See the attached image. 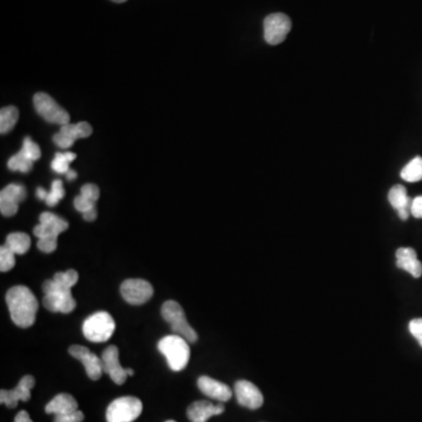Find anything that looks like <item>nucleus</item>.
Segmentation results:
<instances>
[{
	"label": "nucleus",
	"mask_w": 422,
	"mask_h": 422,
	"mask_svg": "<svg viewBox=\"0 0 422 422\" xmlns=\"http://www.w3.org/2000/svg\"><path fill=\"white\" fill-rule=\"evenodd\" d=\"M6 303L12 321L17 326L27 328L35 323L39 303L28 287L24 285L11 287L6 294Z\"/></svg>",
	"instance_id": "1"
},
{
	"label": "nucleus",
	"mask_w": 422,
	"mask_h": 422,
	"mask_svg": "<svg viewBox=\"0 0 422 422\" xmlns=\"http://www.w3.org/2000/svg\"><path fill=\"white\" fill-rule=\"evenodd\" d=\"M158 348L164 357L170 369L180 372L188 365L190 359V347L183 337L173 335L158 341Z\"/></svg>",
	"instance_id": "2"
},
{
	"label": "nucleus",
	"mask_w": 422,
	"mask_h": 422,
	"mask_svg": "<svg viewBox=\"0 0 422 422\" xmlns=\"http://www.w3.org/2000/svg\"><path fill=\"white\" fill-rule=\"evenodd\" d=\"M42 290L45 292L42 304L51 312L71 313L76 309V302L71 289L61 287L54 279L46 280Z\"/></svg>",
	"instance_id": "3"
},
{
	"label": "nucleus",
	"mask_w": 422,
	"mask_h": 422,
	"mask_svg": "<svg viewBox=\"0 0 422 422\" xmlns=\"http://www.w3.org/2000/svg\"><path fill=\"white\" fill-rule=\"evenodd\" d=\"M115 331V321L110 313L105 311L88 316L83 325V336L93 343H105Z\"/></svg>",
	"instance_id": "4"
},
{
	"label": "nucleus",
	"mask_w": 422,
	"mask_h": 422,
	"mask_svg": "<svg viewBox=\"0 0 422 422\" xmlns=\"http://www.w3.org/2000/svg\"><path fill=\"white\" fill-rule=\"evenodd\" d=\"M163 319L170 325L175 335L185 338L188 343H196L197 333L195 330L189 325L185 318V313L182 306L175 301H168L162 305Z\"/></svg>",
	"instance_id": "5"
},
{
	"label": "nucleus",
	"mask_w": 422,
	"mask_h": 422,
	"mask_svg": "<svg viewBox=\"0 0 422 422\" xmlns=\"http://www.w3.org/2000/svg\"><path fill=\"white\" fill-rule=\"evenodd\" d=\"M142 413V403L135 396H122L107 408V422H133Z\"/></svg>",
	"instance_id": "6"
},
{
	"label": "nucleus",
	"mask_w": 422,
	"mask_h": 422,
	"mask_svg": "<svg viewBox=\"0 0 422 422\" xmlns=\"http://www.w3.org/2000/svg\"><path fill=\"white\" fill-rule=\"evenodd\" d=\"M34 107L40 117H44L46 121L51 124L64 126L69 124V114L67 110H64L58 102L46 93H37L33 99Z\"/></svg>",
	"instance_id": "7"
},
{
	"label": "nucleus",
	"mask_w": 422,
	"mask_h": 422,
	"mask_svg": "<svg viewBox=\"0 0 422 422\" xmlns=\"http://www.w3.org/2000/svg\"><path fill=\"white\" fill-rule=\"evenodd\" d=\"M291 20L284 13H273L264 20V39L269 45H279L290 33Z\"/></svg>",
	"instance_id": "8"
},
{
	"label": "nucleus",
	"mask_w": 422,
	"mask_h": 422,
	"mask_svg": "<svg viewBox=\"0 0 422 422\" xmlns=\"http://www.w3.org/2000/svg\"><path fill=\"white\" fill-rule=\"evenodd\" d=\"M120 291L126 302L132 305H142L154 294L151 284L144 279H127L121 284Z\"/></svg>",
	"instance_id": "9"
},
{
	"label": "nucleus",
	"mask_w": 422,
	"mask_h": 422,
	"mask_svg": "<svg viewBox=\"0 0 422 422\" xmlns=\"http://www.w3.org/2000/svg\"><path fill=\"white\" fill-rule=\"evenodd\" d=\"M92 133H93L92 126L85 121H81L76 125L67 124V125L61 126L60 132L53 136V142L61 149H67V148L72 147L76 139L88 137L92 135Z\"/></svg>",
	"instance_id": "10"
},
{
	"label": "nucleus",
	"mask_w": 422,
	"mask_h": 422,
	"mask_svg": "<svg viewBox=\"0 0 422 422\" xmlns=\"http://www.w3.org/2000/svg\"><path fill=\"white\" fill-rule=\"evenodd\" d=\"M26 189L22 185H8L0 192V211L4 216L11 217L18 212L20 202L26 199Z\"/></svg>",
	"instance_id": "11"
},
{
	"label": "nucleus",
	"mask_w": 422,
	"mask_h": 422,
	"mask_svg": "<svg viewBox=\"0 0 422 422\" xmlns=\"http://www.w3.org/2000/svg\"><path fill=\"white\" fill-rule=\"evenodd\" d=\"M69 355H72L73 358L78 359L83 362L86 369L87 375L92 380H99L103 373V367H102L101 358H99L98 355H94L93 352L88 350L87 347L80 346V345H73L68 348Z\"/></svg>",
	"instance_id": "12"
},
{
	"label": "nucleus",
	"mask_w": 422,
	"mask_h": 422,
	"mask_svg": "<svg viewBox=\"0 0 422 422\" xmlns=\"http://www.w3.org/2000/svg\"><path fill=\"white\" fill-rule=\"evenodd\" d=\"M103 372L110 375V379L117 385L125 384L127 380V369H124L119 359V348L114 345L107 347L101 357Z\"/></svg>",
	"instance_id": "13"
},
{
	"label": "nucleus",
	"mask_w": 422,
	"mask_h": 422,
	"mask_svg": "<svg viewBox=\"0 0 422 422\" xmlns=\"http://www.w3.org/2000/svg\"><path fill=\"white\" fill-rule=\"evenodd\" d=\"M235 394L237 403L249 410H258L263 406V394L256 385L246 380H239L235 385Z\"/></svg>",
	"instance_id": "14"
},
{
	"label": "nucleus",
	"mask_w": 422,
	"mask_h": 422,
	"mask_svg": "<svg viewBox=\"0 0 422 422\" xmlns=\"http://www.w3.org/2000/svg\"><path fill=\"white\" fill-rule=\"evenodd\" d=\"M35 380L32 375H25L11 391L1 389L0 403L8 408H15L19 401H28L31 399V389H33Z\"/></svg>",
	"instance_id": "15"
},
{
	"label": "nucleus",
	"mask_w": 422,
	"mask_h": 422,
	"mask_svg": "<svg viewBox=\"0 0 422 422\" xmlns=\"http://www.w3.org/2000/svg\"><path fill=\"white\" fill-rule=\"evenodd\" d=\"M67 221L61 219L52 212H42L40 215V224L34 228V235L40 238L58 237L61 233L67 230Z\"/></svg>",
	"instance_id": "16"
},
{
	"label": "nucleus",
	"mask_w": 422,
	"mask_h": 422,
	"mask_svg": "<svg viewBox=\"0 0 422 422\" xmlns=\"http://www.w3.org/2000/svg\"><path fill=\"white\" fill-rule=\"evenodd\" d=\"M201 392L211 399L219 400V403H226L231 399L233 392L228 385L215 380L210 377H201L197 381Z\"/></svg>",
	"instance_id": "17"
},
{
	"label": "nucleus",
	"mask_w": 422,
	"mask_h": 422,
	"mask_svg": "<svg viewBox=\"0 0 422 422\" xmlns=\"http://www.w3.org/2000/svg\"><path fill=\"white\" fill-rule=\"evenodd\" d=\"M224 412L223 403L214 405L209 401H196L192 403L187 410V415L192 422H207L211 416L222 414Z\"/></svg>",
	"instance_id": "18"
},
{
	"label": "nucleus",
	"mask_w": 422,
	"mask_h": 422,
	"mask_svg": "<svg viewBox=\"0 0 422 422\" xmlns=\"http://www.w3.org/2000/svg\"><path fill=\"white\" fill-rule=\"evenodd\" d=\"M396 267L411 273L414 278L422 276V263L418 260L416 251L412 248H400L396 250Z\"/></svg>",
	"instance_id": "19"
},
{
	"label": "nucleus",
	"mask_w": 422,
	"mask_h": 422,
	"mask_svg": "<svg viewBox=\"0 0 422 422\" xmlns=\"http://www.w3.org/2000/svg\"><path fill=\"white\" fill-rule=\"evenodd\" d=\"M389 201L393 209L398 211L400 219L406 221L411 212L412 200L408 196L407 190L401 185H396L389 192Z\"/></svg>",
	"instance_id": "20"
},
{
	"label": "nucleus",
	"mask_w": 422,
	"mask_h": 422,
	"mask_svg": "<svg viewBox=\"0 0 422 422\" xmlns=\"http://www.w3.org/2000/svg\"><path fill=\"white\" fill-rule=\"evenodd\" d=\"M76 411H78V403L71 394L67 393H61L54 396L45 407L47 414H71Z\"/></svg>",
	"instance_id": "21"
},
{
	"label": "nucleus",
	"mask_w": 422,
	"mask_h": 422,
	"mask_svg": "<svg viewBox=\"0 0 422 422\" xmlns=\"http://www.w3.org/2000/svg\"><path fill=\"white\" fill-rule=\"evenodd\" d=\"M5 245L17 255H24L30 250L31 238L25 233H12L6 238Z\"/></svg>",
	"instance_id": "22"
},
{
	"label": "nucleus",
	"mask_w": 422,
	"mask_h": 422,
	"mask_svg": "<svg viewBox=\"0 0 422 422\" xmlns=\"http://www.w3.org/2000/svg\"><path fill=\"white\" fill-rule=\"evenodd\" d=\"M19 119V110L15 106H8L0 110V133L6 134L15 127Z\"/></svg>",
	"instance_id": "23"
},
{
	"label": "nucleus",
	"mask_w": 422,
	"mask_h": 422,
	"mask_svg": "<svg viewBox=\"0 0 422 422\" xmlns=\"http://www.w3.org/2000/svg\"><path fill=\"white\" fill-rule=\"evenodd\" d=\"M400 175L403 181L411 182V183L422 181L421 156H416L412 160L411 162H408L406 166L403 167Z\"/></svg>",
	"instance_id": "24"
},
{
	"label": "nucleus",
	"mask_w": 422,
	"mask_h": 422,
	"mask_svg": "<svg viewBox=\"0 0 422 422\" xmlns=\"http://www.w3.org/2000/svg\"><path fill=\"white\" fill-rule=\"evenodd\" d=\"M76 158V155L71 151L57 153L51 164L53 171L58 174H67L69 171V163L73 162Z\"/></svg>",
	"instance_id": "25"
},
{
	"label": "nucleus",
	"mask_w": 422,
	"mask_h": 422,
	"mask_svg": "<svg viewBox=\"0 0 422 422\" xmlns=\"http://www.w3.org/2000/svg\"><path fill=\"white\" fill-rule=\"evenodd\" d=\"M8 168L12 171H20V173H28L33 167V161L26 158L23 151H19L18 154L13 155L8 163Z\"/></svg>",
	"instance_id": "26"
},
{
	"label": "nucleus",
	"mask_w": 422,
	"mask_h": 422,
	"mask_svg": "<svg viewBox=\"0 0 422 422\" xmlns=\"http://www.w3.org/2000/svg\"><path fill=\"white\" fill-rule=\"evenodd\" d=\"M65 196V189L64 183L61 180H56L53 182L52 187H51V192L49 194V196L46 199L45 202L49 207H54L60 202Z\"/></svg>",
	"instance_id": "27"
},
{
	"label": "nucleus",
	"mask_w": 422,
	"mask_h": 422,
	"mask_svg": "<svg viewBox=\"0 0 422 422\" xmlns=\"http://www.w3.org/2000/svg\"><path fill=\"white\" fill-rule=\"evenodd\" d=\"M15 253L6 245L0 248V271L8 272L15 268Z\"/></svg>",
	"instance_id": "28"
},
{
	"label": "nucleus",
	"mask_w": 422,
	"mask_h": 422,
	"mask_svg": "<svg viewBox=\"0 0 422 422\" xmlns=\"http://www.w3.org/2000/svg\"><path fill=\"white\" fill-rule=\"evenodd\" d=\"M53 279L57 282L58 284H60L61 287H68V289H72L78 280H79V275L76 270H68L65 272H58L54 275Z\"/></svg>",
	"instance_id": "29"
},
{
	"label": "nucleus",
	"mask_w": 422,
	"mask_h": 422,
	"mask_svg": "<svg viewBox=\"0 0 422 422\" xmlns=\"http://www.w3.org/2000/svg\"><path fill=\"white\" fill-rule=\"evenodd\" d=\"M23 151L24 155L26 156V158H30L31 161H38L40 156H42V151H40V148H39L38 144L33 142L30 137H26V139L24 140L23 148H22V151Z\"/></svg>",
	"instance_id": "30"
},
{
	"label": "nucleus",
	"mask_w": 422,
	"mask_h": 422,
	"mask_svg": "<svg viewBox=\"0 0 422 422\" xmlns=\"http://www.w3.org/2000/svg\"><path fill=\"white\" fill-rule=\"evenodd\" d=\"M58 246V237L51 236V237L40 238L38 241V249L42 253H51L56 251Z\"/></svg>",
	"instance_id": "31"
},
{
	"label": "nucleus",
	"mask_w": 422,
	"mask_h": 422,
	"mask_svg": "<svg viewBox=\"0 0 422 422\" xmlns=\"http://www.w3.org/2000/svg\"><path fill=\"white\" fill-rule=\"evenodd\" d=\"M80 195H83V197H86L88 200L96 203L99 197H100V189H99L98 185L88 183V185H85L81 188V194Z\"/></svg>",
	"instance_id": "32"
},
{
	"label": "nucleus",
	"mask_w": 422,
	"mask_h": 422,
	"mask_svg": "<svg viewBox=\"0 0 422 422\" xmlns=\"http://www.w3.org/2000/svg\"><path fill=\"white\" fill-rule=\"evenodd\" d=\"M408 328H410L412 336L418 340V343L422 347V318L412 319L410 321V325H408Z\"/></svg>",
	"instance_id": "33"
},
{
	"label": "nucleus",
	"mask_w": 422,
	"mask_h": 422,
	"mask_svg": "<svg viewBox=\"0 0 422 422\" xmlns=\"http://www.w3.org/2000/svg\"><path fill=\"white\" fill-rule=\"evenodd\" d=\"M74 207H76V210L80 211L81 214H85L87 211L95 209V203L94 202L88 200V199H86V197H83V195H79V196H76V200H74Z\"/></svg>",
	"instance_id": "34"
},
{
	"label": "nucleus",
	"mask_w": 422,
	"mask_h": 422,
	"mask_svg": "<svg viewBox=\"0 0 422 422\" xmlns=\"http://www.w3.org/2000/svg\"><path fill=\"white\" fill-rule=\"evenodd\" d=\"M85 419L83 412L78 411L71 414H58L54 418V422H83Z\"/></svg>",
	"instance_id": "35"
},
{
	"label": "nucleus",
	"mask_w": 422,
	"mask_h": 422,
	"mask_svg": "<svg viewBox=\"0 0 422 422\" xmlns=\"http://www.w3.org/2000/svg\"><path fill=\"white\" fill-rule=\"evenodd\" d=\"M411 214L415 219H422V196L415 197L412 201Z\"/></svg>",
	"instance_id": "36"
},
{
	"label": "nucleus",
	"mask_w": 422,
	"mask_h": 422,
	"mask_svg": "<svg viewBox=\"0 0 422 422\" xmlns=\"http://www.w3.org/2000/svg\"><path fill=\"white\" fill-rule=\"evenodd\" d=\"M83 219L87 221V222H93L96 219V216H98V212H96V208L95 209H92V210L87 211L85 214H83Z\"/></svg>",
	"instance_id": "37"
},
{
	"label": "nucleus",
	"mask_w": 422,
	"mask_h": 422,
	"mask_svg": "<svg viewBox=\"0 0 422 422\" xmlns=\"http://www.w3.org/2000/svg\"><path fill=\"white\" fill-rule=\"evenodd\" d=\"M15 422H33L26 411H22L15 416Z\"/></svg>",
	"instance_id": "38"
},
{
	"label": "nucleus",
	"mask_w": 422,
	"mask_h": 422,
	"mask_svg": "<svg viewBox=\"0 0 422 422\" xmlns=\"http://www.w3.org/2000/svg\"><path fill=\"white\" fill-rule=\"evenodd\" d=\"M37 196H38L40 200L45 201L46 199H47V196H49V194H47L44 189L38 188L37 189Z\"/></svg>",
	"instance_id": "39"
},
{
	"label": "nucleus",
	"mask_w": 422,
	"mask_h": 422,
	"mask_svg": "<svg viewBox=\"0 0 422 422\" xmlns=\"http://www.w3.org/2000/svg\"><path fill=\"white\" fill-rule=\"evenodd\" d=\"M67 178L68 180H69V181H72V180H76V171H74V170H69V171H68L67 173Z\"/></svg>",
	"instance_id": "40"
},
{
	"label": "nucleus",
	"mask_w": 422,
	"mask_h": 422,
	"mask_svg": "<svg viewBox=\"0 0 422 422\" xmlns=\"http://www.w3.org/2000/svg\"><path fill=\"white\" fill-rule=\"evenodd\" d=\"M127 374H128V375H130V377H132V375H134V371H133L132 369H127Z\"/></svg>",
	"instance_id": "41"
},
{
	"label": "nucleus",
	"mask_w": 422,
	"mask_h": 422,
	"mask_svg": "<svg viewBox=\"0 0 422 422\" xmlns=\"http://www.w3.org/2000/svg\"><path fill=\"white\" fill-rule=\"evenodd\" d=\"M112 1H114V3H119V4H121V3H125V1H127V0H112Z\"/></svg>",
	"instance_id": "42"
},
{
	"label": "nucleus",
	"mask_w": 422,
	"mask_h": 422,
	"mask_svg": "<svg viewBox=\"0 0 422 422\" xmlns=\"http://www.w3.org/2000/svg\"><path fill=\"white\" fill-rule=\"evenodd\" d=\"M166 422H176V421H174V420H169V421H166Z\"/></svg>",
	"instance_id": "43"
}]
</instances>
